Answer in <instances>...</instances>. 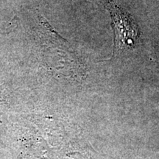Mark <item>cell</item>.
<instances>
[{
	"instance_id": "6da1fadb",
	"label": "cell",
	"mask_w": 159,
	"mask_h": 159,
	"mask_svg": "<svg viewBox=\"0 0 159 159\" xmlns=\"http://www.w3.org/2000/svg\"><path fill=\"white\" fill-rule=\"evenodd\" d=\"M108 10L114 33V49L112 57L124 51L136 49L140 42L139 25L130 13L118 0H101Z\"/></svg>"
},
{
	"instance_id": "7a4b0ae2",
	"label": "cell",
	"mask_w": 159,
	"mask_h": 159,
	"mask_svg": "<svg viewBox=\"0 0 159 159\" xmlns=\"http://www.w3.org/2000/svg\"><path fill=\"white\" fill-rule=\"evenodd\" d=\"M155 58H156V61L157 64L158 65L159 67V45L156 44L155 46Z\"/></svg>"
}]
</instances>
